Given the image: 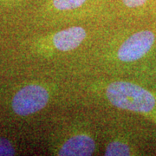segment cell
I'll use <instances>...</instances> for the list:
<instances>
[{
	"label": "cell",
	"mask_w": 156,
	"mask_h": 156,
	"mask_svg": "<svg viewBox=\"0 0 156 156\" xmlns=\"http://www.w3.org/2000/svg\"><path fill=\"white\" fill-rule=\"evenodd\" d=\"M15 149L7 139L0 138V156L14 155Z\"/></svg>",
	"instance_id": "obj_8"
},
{
	"label": "cell",
	"mask_w": 156,
	"mask_h": 156,
	"mask_svg": "<svg viewBox=\"0 0 156 156\" xmlns=\"http://www.w3.org/2000/svg\"><path fill=\"white\" fill-rule=\"evenodd\" d=\"M87 0H52L54 7L59 11H69L82 6Z\"/></svg>",
	"instance_id": "obj_7"
},
{
	"label": "cell",
	"mask_w": 156,
	"mask_h": 156,
	"mask_svg": "<svg viewBox=\"0 0 156 156\" xmlns=\"http://www.w3.org/2000/svg\"><path fill=\"white\" fill-rule=\"evenodd\" d=\"M86 37V31L82 27L65 29L53 37V44L61 51H69L76 49Z\"/></svg>",
	"instance_id": "obj_5"
},
{
	"label": "cell",
	"mask_w": 156,
	"mask_h": 156,
	"mask_svg": "<svg viewBox=\"0 0 156 156\" xmlns=\"http://www.w3.org/2000/svg\"><path fill=\"white\" fill-rule=\"evenodd\" d=\"M147 0H122L123 4L128 8H137L142 6Z\"/></svg>",
	"instance_id": "obj_9"
},
{
	"label": "cell",
	"mask_w": 156,
	"mask_h": 156,
	"mask_svg": "<svg viewBox=\"0 0 156 156\" xmlns=\"http://www.w3.org/2000/svg\"><path fill=\"white\" fill-rule=\"evenodd\" d=\"M155 43V34L151 30H141L130 36L117 52L120 61L131 62L145 56Z\"/></svg>",
	"instance_id": "obj_3"
},
{
	"label": "cell",
	"mask_w": 156,
	"mask_h": 156,
	"mask_svg": "<svg viewBox=\"0 0 156 156\" xmlns=\"http://www.w3.org/2000/svg\"><path fill=\"white\" fill-rule=\"evenodd\" d=\"M50 95L44 87L30 84L23 87L12 99V108L18 115L26 116L42 110L49 101Z\"/></svg>",
	"instance_id": "obj_2"
},
{
	"label": "cell",
	"mask_w": 156,
	"mask_h": 156,
	"mask_svg": "<svg viewBox=\"0 0 156 156\" xmlns=\"http://www.w3.org/2000/svg\"><path fill=\"white\" fill-rule=\"evenodd\" d=\"M95 149L94 140L87 134H76L68 139L59 148L57 155L88 156Z\"/></svg>",
	"instance_id": "obj_4"
},
{
	"label": "cell",
	"mask_w": 156,
	"mask_h": 156,
	"mask_svg": "<svg viewBox=\"0 0 156 156\" xmlns=\"http://www.w3.org/2000/svg\"><path fill=\"white\" fill-rule=\"evenodd\" d=\"M104 154L106 156H128L132 154L129 146L121 141L110 142L107 146Z\"/></svg>",
	"instance_id": "obj_6"
},
{
	"label": "cell",
	"mask_w": 156,
	"mask_h": 156,
	"mask_svg": "<svg viewBox=\"0 0 156 156\" xmlns=\"http://www.w3.org/2000/svg\"><path fill=\"white\" fill-rule=\"evenodd\" d=\"M107 99L112 105L128 111L152 114L156 110V95L129 82H114L106 89Z\"/></svg>",
	"instance_id": "obj_1"
}]
</instances>
